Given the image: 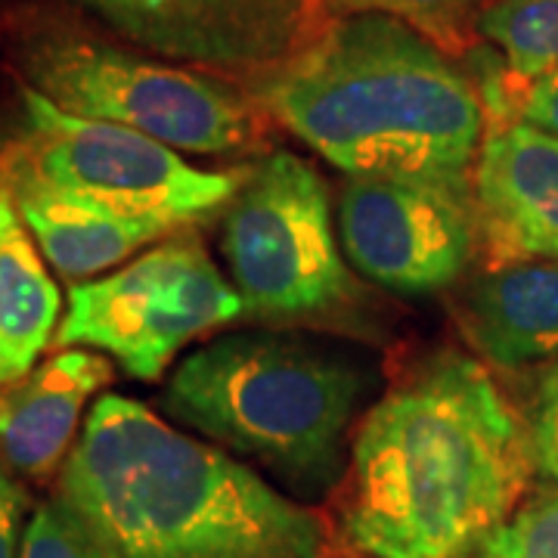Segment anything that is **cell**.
<instances>
[{
	"mask_svg": "<svg viewBox=\"0 0 558 558\" xmlns=\"http://www.w3.org/2000/svg\"><path fill=\"white\" fill-rule=\"evenodd\" d=\"M344 534L369 558H465L519 509L527 425L481 360H425L360 418Z\"/></svg>",
	"mask_w": 558,
	"mask_h": 558,
	"instance_id": "obj_1",
	"label": "cell"
},
{
	"mask_svg": "<svg viewBox=\"0 0 558 558\" xmlns=\"http://www.w3.org/2000/svg\"><path fill=\"white\" fill-rule=\"evenodd\" d=\"M60 497L119 558H326L317 512L121 395L87 413Z\"/></svg>",
	"mask_w": 558,
	"mask_h": 558,
	"instance_id": "obj_2",
	"label": "cell"
},
{
	"mask_svg": "<svg viewBox=\"0 0 558 558\" xmlns=\"http://www.w3.org/2000/svg\"><path fill=\"white\" fill-rule=\"evenodd\" d=\"M260 100L348 178L472 190L487 116L478 87L410 25L348 16L270 69Z\"/></svg>",
	"mask_w": 558,
	"mask_h": 558,
	"instance_id": "obj_3",
	"label": "cell"
},
{
	"mask_svg": "<svg viewBox=\"0 0 558 558\" xmlns=\"http://www.w3.org/2000/svg\"><path fill=\"white\" fill-rule=\"evenodd\" d=\"M376 381L348 348L252 329L180 360L161 410L292 490L323 494L344 472L351 432Z\"/></svg>",
	"mask_w": 558,
	"mask_h": 558,
	"instance_id": "obj_4",
	"label": "cell"
},
{
	"mask_svg": "<svg viewBox=\"0 0 558 558\" xmlns=\"http://www.w3.org/2000/svg\"><path fill=\"white\" fill-rule=\"evenodd\" d=\"M25 131L0 153V180L165 233L230 205L248 171H205L171 146L109 121L78 119L22 90Z\"/></svg>",
	"mask_w": 558,
	"mask_h": 558,
	"instance_id": "obj_5",
	"label": "cell"
},
{
	"mask_svg": "<svg viewBox=\"0 0 558 558\" xmlns=\"http://www.w3.org/2000/svg\"><path fill=\"white\" fill-rule=\"evenodd\" d=\"M25 87L78 119L109 121L180 156H240L258 121L230 84L81 35H44L22 53Z\"/></svg>",
	"mask_w": 558,
	"mask_h": 558,
	"instance_id": "obj_6",
	"label": "cell"
},
{
	"mask_svg": "<svg viewBox=\"0 0 558 558\" xmlns=\"http://www.w3.org/2000/svg\"><path fill=\"white\" fill-rule=\"evenodd\" d=\"M220 248L252 317H317L351 299L329 190L292 153H274L245 174L227 205Z\"/></svg>",
	"mask_w": 558,
	"mask_h": 558,
	"instance_id": "obj_7",
	"label": "cell"
},
{
	"mask_svg": "<svg viewBox=\"0 0 558 558\" xmlns=\"http://www.w3.org/2000/svg\"><path fill=\"white\" fill-rule=\"evenodd\" d=\"M245 314L240 292L193 233L153 245L121 270L69 289L57 348H90L140 381L161 379L190 341Z\"/></svg>",
	"mask_w": 558,
	"mask_h": 558,
	"instance_id": "obj_8",
	"label": "cell"
},
{
	"mask_svg": "<svg viewBox=\"0 0 558 558\" xmlns=\"http://www.w3.org/2000/svg\"><path fill=\"white\" fill-rule=\"evenodd\" d=\"M472 199V190L422 180L348 178L339 196L341 252L388 292L447 289L475 252Z\"/></svg>",
	"mask_w": 558,
	"mask_h": 558,
	"instance_id": "obj_9",
	"label": "cell"
},
{
	"mask_svg": "<svg viewBox=\"0 0 558 558\" xmlns=\"http://www.w3.org/2000/svg\"><path fill=\"white\" fill-rule=\"evenodd\" d=\"M165 60L274 69L314 38L319 0H69Z\"/></svg>",
	"mask_w": 558,
	"mask_h": 558,
	"instance_id": "obj_10",
	"label": "cell"
},
{
	"mask_svg": "<svg viewBox=\"0 0 558 558\" xmlns=\"http://www.w3.org/2000/svg\"><path fill=\"white\" fill-rule=\"evenodd\" d=\"M475 215L502 264L558 260V137L524 121L487 131L475 161Z\"/></svg>",
	"mask_w": 558,
	"mask_h": 558,
	"instance_id": "obj_11",
	"label": "cell"
},
{
	"mask_svg": "<svg viewBox=\"0 0 558 558\" xmlns=\"http://www.w3.org/2000/svg\"><path fill=\"white\" fill-rule=\"evenodd\" d=\"M112 379V363L69 348L25 379L0 385V453L28 478L50 475L78 432L84 403Z\"/></svg>",
	"mask_w": 558,
	"mask_h": 558,
	"instance_id": "obj_12",
	"label": "cell"
},
{
	"mask_svg": "<svg viewBox=\"0 0 558 558\" xmlns=\"http://www.w3.org/2000/svg\"><path fill=\"white\" fill-rule=\"evenodd\" d=\"M459 323L497 369L558 363V260L499 264L465 289Z\"/></svg>",
	"mask_w": 558,
	"mask_h": 558,
	"instance_id": "obj_13",
	"label": "cell"
},
{
	"mask_svg": "<svg viewBox=\"0 0 558 558\" xmlns=\"http://www.w3.org/2000/svg\"><path fill=\"white\" fill-rule=\"evenodd\" d=\"M60 289L0 180V385L25 379L60 329Z\"/></svg>",
	"mask_w": 558,
	"mask_h": 558,
	"instance_id": "obj_14",
	"label": "cell"
},
{
	"mask_svg": "<svg viewBox=\"0 0 558 558\" xmlns=\"http://www.w3.org/2000/svg\"><path fill=\"white\" fill-rule=\"evenodd\" d=\"M25 227L38 242L40 255L50 260L62 277H97L131 258L137 248L165 236V230L149 223L109 218L100 211L81 208L38 190H13Z\"/></svg>",
	"mask_w": 558,
	"mask_h": 558,
	"instance_id": "obj_15",
	"label": "cell"
},
{
	"mask_svg": "<svg viewBox=\"0 0 558 558\" xmlns=\"http://www.w3.org/2000/svg\"><path fill=\"white\" fill-rule=\"evenodd\" d=\"M478 35L502 53L519 87L558 69V0H484Z\"/></svg>",
	"mask_w": 558,
	"mask_h": 558,
	"instance_id": "obj_16",
	"label": "cell"
},
{
	"mask_svg": "<svg viewBox=\"0 0 558 558\" xmlns=\"http://www.w3.org/2000/svg\"><path fill=\"white\" fill-rule=\"evenodd\" d=\"M323 16H388L410 25L444 53H462L478 35L481 0H319Z\"/></svg>",
	"mask_w": 558,
	"mask_h": 558,
	"instance_id": "obj_17",
	"label": "cell"
},
{
	"mask_svg": "<svg viewBox=\"0 0 558 558\" xmlns=\"http://www.w3.org/2000/svg\"><path fill=\"white\" fill-rule=\"evenodd\" d=\"M20 558H119L69 499H50L35 509L25 527Z\"/></svg>",
	"mask_w": 558,
	"mask_h": 558,
	"instance_id": "obj_18",
	"label": "cell"
},
{
	"mask_svg": "<svg viewBox=\"0 0 558 558\" xmlns=\"http://www.w3.org/2000/svg\"><path fill=\"white\" fill-rule=\"evenodd\" d=\"M465 558H558V490L524 502Z\"/></svg>",
	"mask_w": 558,
	"mask_h": 558,
	"instance_id": "obj_19",
	"label": "cell"
},
{
	"mask_svg": "<svg viewBox=\"0 0 558 558\" xmlns=\"http://www.w3.org/2000/svg\"><path fill=\"white\" fill-rule=\"evenodd\" d=\"M527 444L534 469L558 484V363L546 366L527 416Z\"/></svg>",
	"mask_w": 558,
	"mask_h": 558,
	"instance_id": "obj_20",
	"label": "cell"
},
{
	"mask_svg": "<svg viewBox=\"0 0 558 558\" xmlns=\"http://www.w3.org/2000/svg\"><path fill=\"white\" fill-rule=\"evenodd\" d=\"M515 116L524 124L558 137V69L531 81L527 87H521L519 100H515Z\"/></svg>",
	"mask_w": 558,
	"mask_h": 558,
	"instance_id": "obj_21",
	"label": "cell"
},
{
	"mask_svg": "<svg viewBox=\"0 0 558 558\" xmlns=\"http://www.w3.org/2000/svg\"><path fill=\"white\" fill-rule=\"evenodd\" d=\"M25 509L20 484L0 465V558H20V521Z\"/></svg>",
	"mask_w": 558,
	"mask_h": 558,
	"instance_id": "obj_22",
	"label": "cell"
}]
</instances>
